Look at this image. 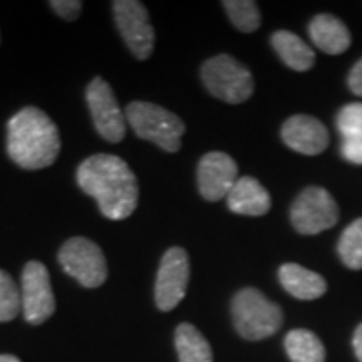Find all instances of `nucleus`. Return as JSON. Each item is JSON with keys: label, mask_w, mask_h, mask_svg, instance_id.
Segmentation results:
<instances>
[{"label": "nucleus", "mask_w": 362, "mask_h": 362, "mask_svg": "<svg viewBox=\"0 0 362 362\" xmlns=\"http://www.w3.org/2000/svg\"><path fill=\"white\" fill-rule=\"evenodd\" d=\"M79 188L98 202L99 211L107 220H124L138 206V178L123 158L98 153L81 163L76 173Z\"/></svg>", "instance_id": "f257e3e1"}, {"label": "nucleus", "mask_w": 362, "mask_h": 362, "mask_svg": "<svg viewBox=\"0 0 362 362\" xmlns=\"http://www.w3.org/2000/svg\"><path fill=\"white\" fill-rule=\"evenodd\" d=\"M61 136L42 110L27 106L7 123V155L24 170H42L57 160Z\"/></svg>", "instance_id": "f03ea898"}, {"label": "nucleus", "mask_w": 362, "mask_h": 362, "mask_svg": "<svg viewBox=\"0 0 362 362\" xmlns=\"http://www.w3.org/2000/svg\"><path fill=\"white\" fill-rule=\"evenodd\" d=\"M232 319L237 332L247 341H262L282 327V309L259 288L247 287L235 293Z\"/></svg>", "instance_id": "7ed1b4c3"}, {"label": "nucleus", "mask_w": 362, "mask_h": 362, "mask_svg": "<svg viewBox=\"0 0 362 362\" xmlns=\"http://www.w3.org/2000/svg\"><path fill=\"white\" fill-rule=\"evenodd\" d=\"M124 115L138 138L155 143L168 153L180 151L187 126L175 112L153 103L133 101L126 106Z\"/></svg>", "instance_id": "20e7f679"}, {"label": "nucleus", "mask_w": 362, "mask_h": 362, "mask_svg": "<svg viewBox=\"0 0 362 362\" xmlns=\"http://www.w3.org/2000/svg\"><path fill=\"white\" fill-rule=\"evenodd\" d=\"M202 81L211 96L228 104L248 101L255 89L252 72L228 54H220L203 62Z\"/></svg>", "instance_id": "39448f33"}, {"label": "nucleus", "mask_w": 362, "mask_h": 362, "mask_svg": "<svg viewBox=\"0 0 362 362\" xmlns=\"http://www.w3.org/2000/svg\"><path fill=\"white\" fill-rule=\"evenodd\" d=\"M57 259L66 274L86 288H98L106 282V257L93 240L86 237L69 238L59 250Z\"/></svg>", "instance_id": "423d86ee"}, {"label": "nucleus", "mask_w": 362, "mask_h": 362, "mask_svg": "<svg viewBox=\"0 0 362 362\" xmlns=\"http://www.w3.org/2000/svg\"><path fill=\"white\" fill-rule=\"evenodd\" d=\"M339 220L336 200L325 188L309 187L302 189L292 203L291 221L300 235H317L332 228Z\"/></svg>", "instance_id": "0eeeda50"}, {"label": "nucleus", "mask_w": 362, "mask_h": 362, "mask_svg": "<svg viewBox=\"0 0 362 362\" xmlns=\"http://www.w3.org/2000/svg\"><path fill=\"white\" fill-rule=\"evenodd\" d=\"M22 312L29 324L39 325L56 312V297H54L49 270L42 262H27L21 275Z\"/></svg>", "instance_id": "6e6552de"}, {"label": "nucleus", "mask_w": 362, "mask_h": 362, "mask_svg": "<svg viewBox=\"0 0 362 362\" xmlns=\"http://www.w3.org/2000/svg\"><path fill=\"white\" fill-rule=\"evenodd\" d=\"M112 12L129 51L139 61H146L155 49V29L149 22L148 8L138 0H116Z\"/></svg>", "instance_id": "1a4fd4ad"}, {"label": "nucleus", "mask_w": 362, "mask_h": 362, "mask_svg": "<svg viewBox=\"0 0 362 362\" xmlns=\"http://www.w3.org/2000/svg\"><path fill=\"white\" fill-rule=\"evenodd\" d=\"M86 101L98 133L110 143L123 141L128 121L117 104L110 83L99 76L94 78L86 88Z\"/></svg>", "instance_id": "9d476101"}, {"label": "nucleus", "mask_w": 362, "mask_h": 362, "mask_svg": "<svg viewBox=\"0 0 362 362\" xmlns=\"http://www.w3.org/2000/svg\"><path fill=\"white\" fill-rule=\"evenodd\" d=\"M189 282V259L181 247H171L165 252L158 269L155 300L163 312L173 310L187 296Z\"/></svg>", "instance_id": "9b49d317"}, {"label": "nucleus", "mask_w": 362, "mask_h": 362, "mask_svg": "<svg viewBox=\"0 0 362 362\" xmlns=\"http://www.w3.org/2000/svg\"><path fill=\"white\" fill-rule=\"evenodd\" d=\"M198 189L208 202H218L228 197L238 180V166L230 155L210 151L198 163Z\"/></svg>", "instance_id": "f8f14e48"}, {"label": "nucleus", "mask_w": 362, "mask_h": 362, "mask_svg": "<svg viewBox=\"0 0 362 362\" xmlns=\"http://www.w3.org/2000/svg\"><path fill=\"white\" fill-rule=\"evenodd\" d=\"M282 139L293 151L315 156L329 146V131L314 116L296 115L284 123Z\"/></svg>", "instance_id": "ddd939ff"}, {"label": "nucleus", "mask_w": 362, "mask_h": 362, "mask_svg": "<svg viewBox=\"0 0 362 362\" xmlns=\"http://www.w3.org/2000/svg\"><path fill=\"white\" fill-rule=\"evenodd\" d=\"M226 205L237 215L262 216L270 211L272 198L259 180L252 176H242L226 197Z\"/></svg>", "instance_id": "4468645a"}, {"label": "nucleus", "mask_w": 362, "mask_h": 362, "mask_svg": "<svg viewBox=\"0 0 362 362\" xmlns=\"http://www.w3.org/2000/svg\"><path fill=\"white\" fill-rule=\"evenodd\" d=\"M279 280L285 291L298 300H315L327 292V284L322 275L298 264H284L280 267Z\"/></svg>", "instance_id": "2eb2a0df"}, {"label": "nucleus", "mask_w": 362, "mask_h": 362, "mask_svg": "<svg viewBox=\"0 0 362 362\" xmlns=\"http://www.w3.org/2000/svg\"><path fill=\"white\" fill-rule=\"evenodd\" d=\"M309 35L320 51L332 56L346 52L351 45L349 29L341 19L329 13H320L310 21Z\"/></svg>", "instance_id": "dca6fc26"}, {"label": "nucleus", "mask_w": 362, "mask_h": 362, "mask_svg": "<svg viewBox=\"0 0 362 362\" xmlns=\"http://www.w3.org/2000/svg\"><path fill=\"white\" fill-rule=\"evenodd\" d=\"M272 47L282 59L284 64L297 72L309 71L315 62V54L297 34L277 30L272 35Z\"/></svg>", "instance_id": "f3484780"}, {"label": "nucleus", "mask_w": 362, "mask_h": 362, "mask_svg": "<svg viewBox=\"0 0 362 362\" xmlns=\"http://www.w3.org/2000/svg\"><path fill=\"white\" fill-rule=\"evenodd\" d=\"M180 362H214V352L205 336L192 324H180L175 332Z\"/></svg>", "instance_id": "a211bd4d"}, {"label": "nucleus", "mask_w": 362, "mask_h": 362, "mask_svg": "<svg viewBox=\"0 0 362 362\" xmlns=\"http://www.w3.org/2000/svg\"><path fill=\"white\" fill-rule=\"evenodd\" d=\"M285 351L292 362H325V347L314 332L293 329L285 336Z\"/></svg>", "instance_id": "6ab92c4d"}, {"label": "nucleus", "mask_w": 362, "mask_h": 362, "mask_svg": "<svg viewBox=\"0 0 362 362\" xmlns=\"http://www.w3.org/2000/svg\"><path fill=\"white\" fill-rule=\"evenodd\" d=\"M342 264L352 270L362 269V218H357L344 230L337 243Z\"/></svg>", "instance_id": "aec40b11"}, {"label": "nucleus", "mask_w": 362, "mask_h": 362, "mask_svg": "<svg viewBox=\"0 0 362 362\" xmlns=\"http://www.w3.org/2000/svg\"><path fill=\"white\" fill-rule=\"evenodd\" d=\"M221 6L225 7L232 24L242 33H255L262 24V16L257 2L252 0H225Z\"/></svg>", "instance_id": "412c9836"}, {"label": "nucleus", "mask_w": 362, "mask_h": 362, "mask_svg": "<svg viewBox=\"0 0 362 362\" xmlns=\"http://www.w3.org/2000/svg\"><path fill=\"white\" fill-rule=\"evenodd\" d=\"M22 309V296L17 284L7 274L0 270V322H11Z\"/></svg>", "instance_id": "4be33fe9"}, {"label": "nucleus", "mask_w": 362, "mask_h": 362, "mask_svg": "<svg viewBox=\"0 0 362 362\" xmlns=\"http://www.w3.org/2000/svg\"><path fill=\"white\" fill-rule=\"evenodd\" d=\"M336 124L342 138L362 134V103L344 106L336 117Z\"/></svg>", "instance_id": "5701e85b"}, {"label": "nucleus", "mask_w": 362, "mask_h": 362, "mask_svg": "<svg viewBox=\"0 0 362 362\" xmlns=\"http://www.w3.org/2000/svg\"><path fill=\"white\" fill-rule=\"evenodd\" d=\"M49 7L62 17L64 21H76L83 11V2L81 0H51Z\"/></svg>", "instance_id": "b1692460"}, {"label": "nucleus", "mask_w": 362, "mask_h": 362, "mask_svg": "<svg viewBox=\"0 0 362 362\" xmlns=\"http://www.w3.org/2000/svg\"><path fill=\"white\" fill-rule=\"evenodd\" d=\"M341 153L352 165H362V134L342 138Z\"/></svg>", "instance_id": "393cba45"}, {"label": "nucleus", "mask_w": 362, "mask_h": 362, "mask_svg": "<svg viewBox=\"0 0 362 362\" xmlns=\"http://www.w3.org/2000/svg\"><path fill=\"white\" fill-rule=\"evenodd\" d=\"M347 83H349V88L352 93H354L356 96L362 98V59H359V61L354 64V67L351 69Z\"/></svg>", "instance_id": "a878e982"}, {"label": "nucleus", "mask_w": 362, "mask_h": 362, "mask_svg": "<svg viewBox=\"0 0 362 362\" xmlns=\"http://www.w3.org/2000/svg\"><path fill=\"white\" fill-rule=\"evenodd\" d=\"M352 347H354L357 361L362 362V324L356 329L354 337H352Z\"/></svg>", "instance_id": "bb28decb"}, {"label": "nucleus", "mask_w": 362, "mask_h": 362, "mask_svg": "<svg viewBox=\"0 0 362 362\" xmlns=\"http://www.w3.org/2000/svg\"><path fill=\"white\" fill-rule=\"evenodd\" d=\"M0 362H21L16 356L11 354H0Z\"/></svg>", "instance_id": "cd10ccee"}]
</instances>
